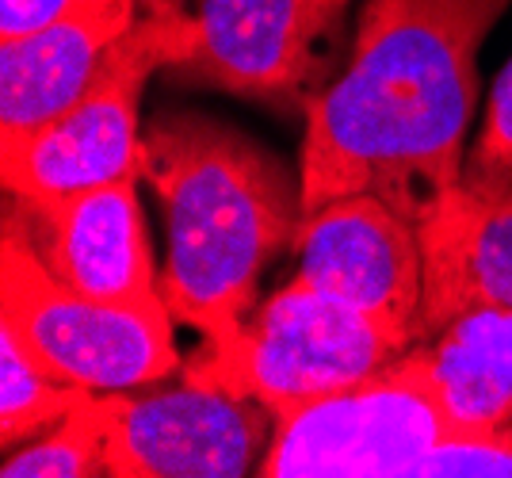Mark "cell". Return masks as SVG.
Instances as JSON below:
<instances>
[{
  "mask_svg": "<svg viewBox=\"0 0 512 478\" xmlns=\"http://www.w3.org/2000/svg\"><path fill=\"white\" fill-rule=\"evenodd\" d=\"M199 43L172 85L218 88L279 111L310 108L321 81L314 0H199Z\"/></svg>",
  "mask_w": 512,
  "mask_h": 478,
  "instance_id": "cell-9",
  "label": "cell"
},
{
  "mask_svg": "<svg viewBox=\"0 0 512 478\" xmlns=\"http://www.w3.org/2000/svg\"><path fill=\"white\" fill-rule=\"evenodd\" d=\"M299 272L295 280L325 291L341 303L371 314L375 322L425 337L421 329V238L406 215L386 199L360 196L329 199L302 215Z\"/></svg>",
  "mask_w": 512,
  "mask_h": 478,
  "instance_id": "cell-8",
  "label": "cell"
},
{
  "mask_svg": "<svg viewBox=\"0 0 512 478\" xmlns=\"http://www.w3.org/2000/svg\"><path fill=\"white\" fill-rule=\"evenodd\" d=\"M463 188L482 199L512 196V58L490 88L482 131L463 161Z\"/></svg>",
  "mask_w": 512,
  "mask_h": 478,
  "instance_id": "cell-16",
  "label": "cell"
},
{
  "mask_svg": "<svg viewBox=\"0 0 512 478\" xmlns=\"http://www.w3.org/2000/svg\"><path fill=\"white\" fill-rule=\"evenodd\" d=\"M444 402L459 433L493 429L512 413V310H474L398 356Z\"/></svg>",
  "mask_w": 512,
  "mask_h": 478,
  "instance_id": "cell-13",
  "label": "cell"
},
{
  "mask_svg": "<svg viewBox=\"0 0 512 478\" xmlns=\"http://www.w3.org/2000/svg\"><path fill=\"white\" fill-rule=\"evenodd\" d=\"M199 20L188 12H146L115 39L85 92L46 127L20 142H0L4 192L50 199L111 180L142 176L138 104L153 73L195 54Z\"/></svg>",
  "mask_w": 512,
  "mask_h": 478,
  "instance_id": "cell-4",
  "label": "cell"
},
{
  "mask_svg": "<svg viewBox=\"0 0 512 478\" xmlns=\"http://www.w3.org/2000/svg\"><path fill=\"white\" fill-rule=\"evenodd\" d=\"M138 0H69L54 20L0 39V142H20L58 119L92 81Z\"/></svg>",
  "mask_w": 512,
  "mask_h": 478,
  "instance_id": "cell-11",
  "label": "cell"
},
{
  "mask_svg": "<svg viewBox=\"0 0 512 478\" xmlns=\"http://www.w3.org/2000/svg\"><path fill=\"white\" fill-rule=\"evenodd\" d=\"M107 448V421L104 398L92 394L77 410H69L50 425L43 436L23 444L16 456L4 459V478H92L107 475L104 463Z\"/></svg>",
  "mask_w": 512,
  "mask_h": 478,
  "instance_id": "cell-15",
  "label": "cell"
},
{
  "mask_svg": "<svg viewBox=\"0 0 512 478\" xmlns=\"http://www.w3.org/2000/svg\"><path fill=\"white\" fill-rule=\"evenodd\" d=\"M417 345L356 306L291 280L245 318L230 341L184 360V383L214 387L283 413L318 394L352 387Z\"/></svg>",
  "mask_w": 512,
  "mask_h": 478,
  "instance_id": "cell-3",
  "label": "cell"
},
{
  "mask_svg": "<svg viewBox=\"0 0 512 478\" xmlns=\"http://www.w3.org/2000/svg\"><path fill=\"white\" fill-rule=\"evenodd\" d=\"M92 394L96 391L54 379L8 329H0V448L4 452L46 433Z\"/></svg>",
  "mask_w": 512,
  "mask_h": 478,
  "instance_id": "cell-14",
  "label": "cell"
},
{
  "mask_svg": "<svg viewBox=\"0 0 512 478\" xmlns=\"http://www.w3.org/2000/svg\"><path fill=\"white\" fill-rule=\"evenodd\" d=\"M69 0H0V39H16L54 20Z\"/></svg>",
  "mask_w": 512,
  "mask_h": 478,
  "instance_id": "cell-17",
  "label": "cell"
},
{
  "mask_svg": "<svg viewBox=\"0 0 512 478\" xmlns=\"http://www.w3.org/2000/svg\"><path fill=\"white\" fill-rule=\"evenodd\" d=\"M509 199H512V196H509Z\"/></svg>",
  "mask_w": 512,
  "mask_h": 478,
  "instance_id": "cell-20",
  "label": "cell"
},
{
  "mask_svg": "<svg viewBox=\"0 0 512 478\" xmlns=\"http://www.w3.org/2000/svg\"><path fill=\"white\" fill-rule=\"evenodd\" d=\"M146 12H184V0H138Z\"/></svg>",
  "mask_w": 512,
  "mask_h": 478,
  "instance_id": "cell-19",
  "label": "cell"
},
{
  "mask_svg": "<svg viewBox=\"0 0 512 478\" xmlns=\"http://www.w3.org/2000/svg\"><path fill=\"white\" fill-rule=\"evenodd\" d=\"M0 329L54 379L85 391H134L184 368L165 299L100 303L46 272L39 253L0 211Z\"/></svg>",
  "mask_w": 512,
  "mask_h": 478,
  "instance_id": "cell-5",
  "label": "cell"
},
{
  "mask_svg": "<svg viewBox=\"0 0 512 478\" xmlns=\"http://www.w3.org/2000/svg\"><path fill=\"white\" fill-rule=\"evenodd\" d=\"M142 176L165 207L161 299L203 345L245 326L260 272L295 245L302 180L249 134L199 111H161L142 131Z\"/></svg>",
  "mask_w": 512,
  "mask_h": 478,
  "instance_id": "cell-2",
  "label": "cell"
},
{
  "mask_svg": "<svg viewBox=\"0 0 512 478\" xmlns=\"http://www.w3.org/2000/svg\"><path fill=\"white\" fill-rule=\"evenodd\" d=\"M344 8H348V0H314V20H318V31L321 35H329L337 20L344 16Z\"/></svg>",
  "mask_w": 512,
  "mask_h": 478,
  "instance_id": "cell-18",
  "label": "cell"
},
{
  "mask_svg": "<svg viewBox=\"0 0 512 478\" xmlns=\"http://www.w3.org/2000/svg\"><path fill=\"white\" fill-rule=\"evenodd\" d=\"M455 421L421 375L398 360L352 387L276 413L264 478H409L413 463L448 440Z\"/></svg>",
  "mask_w": 512,
  "mask_h": 478,
  "instance_id": "cell-6",
  "label": "cell"
},
{
  "mask_svg": "<svg viewBox=\"0 0 512 478\" xmlns=\"http://www.w3.org/2000/svg\"><path fill=\"white\" fill-rule=\"evenodd\" d=\"M107 475L241 478L268 452L276 413L249 398L184 383L157 394H104Z\"/></svg>",
  "mask_w": 512,
  "mask_h": 478,
  "instance_id": "cell-7",
  "label": "cell"
},
{
  "mask_svg": "<svg viewBox=\"0 0 512 478\" xmlns=\"http://www.w3.org/2000/svg\"><path fill=\"white\" fill-rule=\"evenodd\" d=\"M4 215L16 218L46 272L65 287L100 303L161 299L134 180H111L50 199L4 192Z\"/></svg>",
  "mask_w": 512,
  "mask_h": 478,
  "instance_id": "cell-10",
  "label": "cell"
},
{
  "mask_svg": "<svg viewBox=\"0 0 512 478\" xmlns=\"http://www.w3.org/2000/svg\"><path fill=\"white\" fill-rule=\"evenodd\" d=\"M417 238L425 337L474 310H512V199L459 184L417 222Z\"/></svg>",
  "mask_w": 512,
  "mask_h": 478,
  "instance_id": "cell-12",
  "label": "cell"
},
{
  "mask_svg": "<svg viewBox=\"0 0 512 478\" xmlns=\"http://www.w3.org/2000/svg\"><path fill=\"white\" fill-rule=\"evenodd\" d=\"M512 0H363L352 62L306 108L302 215L386 199L413 226L463 184L478 46Z\"/></svg>",
  "mask_w": 512,
  "mask_h": 478,
  "instance_id": "cell-1",
  "label": "cell"
}]
</instances>
